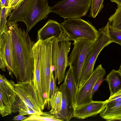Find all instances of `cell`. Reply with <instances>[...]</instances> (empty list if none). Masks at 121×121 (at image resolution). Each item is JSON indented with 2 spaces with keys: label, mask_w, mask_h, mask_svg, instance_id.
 I'll return each instance as SVG.
<instances>
[{
  "label": "cell",
  "mask_w": 121,
  "mask_h": 121,
  "mask_svg": "<svg viewBox=\"0 0 121 121\" xmlns=\"http://www.w3.org/2000/svg\"><path fill=\"white\" fill-rule=\"evenodd\" d=\"M108 100L104 101H93L74 109L73 117L85 119L96 115L105 109Z\"/></svg>",
  "instance_id": "5bb4252c"
},
{
  "label": "cell",
  "mask_w": 121,
  "mask_h": 121,
  "mask_svg": "<svg viewBox=\"0 0 121 121\" xmlns=\"http://www.w3.org/2000/svg\"><path fill=\"white\" fill-rule=\"evenodd\" d=\"M61 93L60 91L50 97L49 102L51 109L49 112L57 116L61 110Z\"/></svg>",
  "instance_id": "44dd1931"
},
{
  "label": "cell",
  "mask_w": 121,
  "mask_h": 121,
  "mask_svg": "<svg viewBox=\"0 0 121 121\" xmlns=\"http://www.w3.org/2000/svg\"><path fill=\"white\" fill-rule=\"evenodd\" d=\"M15 89L17 95L22 101L37 114L42 113V111L33 81L17 82L15 84Z\"/></svg>",
  "instance_id": "30bf717a"
},
{
  "label": "cell",
  "mask_w": 121,
  "mask_h": 121,
  "mask_svg": "<svg viewBox=\"0 0 121 121\" xmlns=\"http://www.w3.org/2000/svg\"><path fill=\"white\" fill-rule=\"evenodd\" d=\"M71 43L67 35L64 32L58 38H56L52 45V61L54 69L55 80H58L60 84L65 77L66 67L68 66V55Z\"/></svg>",
  "instance_id": "277c9868"
},
{
  "label": "cell",
  "mask_w": 121,
  "mask_h": 121,
  "mask_svg": "<svg viewBox=\"0 0 121 121\" xmlns=\"http://www.w3.org/2000/svg\"><path fill=\"white\" fill-rule=\"evenodd\" d=\"M19 114L22 115L37 114V113L27 106L21 100L18 106Z\"/></svg>",
  "instance_id": "484cf974"
},
{
  "label": "cell",
  "mask_w": 121,
  "mask_h": 121,
  "mask_svg": "<svg viewBox=\"0 0 121 121\" xmlns=\"http://www.w3.org/2000/svg\"><path fill=\"white\" fill-rule=\"evenodd\" d=\"M27 118V117L24 116L23 115H21L19 114L17 115L14 117L13 120L14 121L21 120L22 121Z\"/></svg>",
  "instance_id": "f1b7e54d"
},
{
  "label": "cell",
  "mask_w": 121,
  "mask_h": 121,
  "mask_svg": "<svg viewBox=\"0 0 121 121\" xmlns=\"http://www.w3.org/2000/svg\"><path fill=\"white\" fill-rule=\"evenodd\" d=\"M104 75L101 76L97 80L93 87L92 93V98L94 93L98 89L99 87L105 79L104 78Z\"/></svg>",
  "instance_id": "83f0119b"
},
{
  "label": "cell",
  "mask_w": 121,
  "mask_h": 121,
  "mask_svg": "<svg viewBox=\"0 0 121 121\" xmlns=\"http://www.w3.org/2000/svg\"><path fill=\"white\" fill-rule=\"evenodd\" d=\"M55 38L52 37L40 40V73L42 90L43 97L50 107V83L51 74L54 69L52 61V50L53 42Z\"/></svg>",
  "instance_id": "5b68a950"
},
{
  "label": "cell",
  "mask_w": 121,
  "mask_h": 121,
  "mask_svg": "<svg viewBox=\"0 0 121 121\" xmlns=\"http://www.w3.org/2000/svg\"><path fill=\"white\" fill-rule=\"evenodd\" d=\"M61 92V110L57 116L62 121H69L73 117L74 108L65 80L58 88Z\"/></svg>",
  "instance_id": "9a60e30c"
},
{
  "label": "cell",
  "mask_w": 121,
  "mask_h": 121,
  "mask_svg": "<svg viewBox=\"0 0 121 121\" xmlns=\"http://www.w3.org/2000/svg\"><path fill=\"white\" fill-rule=\"evenodd\" d=\"M22 121H62L58 117L50 112H43L41 114H31Z\"/></svg>",
  "instance_id": "ffe728a7"
},
{
  "label": "cell",
  "mask_w": 121,
  "mask_h": 121,
  "mask_svg": "<svg viewBox=\"0 0 121 121\" xmlns=\"http://www.w3.org/2000/svg\"><path fill=\"white\" fill-rule=\"evenodd\" d=\"M118 70L121 72V64L120 65V68Z\"/></svg>",
  "instance_id": "836d02e7"
},
{
  "label": "cell",
  "mask_w": 121,
  "mask_h": 121,
  "mask_svg": "<svg viewBox=\"0 0 121 121\" xmlns=\"http://www.w3.org/2000/svg\"><path fill=\"white\" fill-rule=\"evenodd\" d=\"M112 2H115L117 5V6L121 5V0H110Z\"/></svg>",
  "instance_id": "4dcf8cb0"
},
{
  "label": "cell",
  "mask_w": 121,
  "mask_h": 121,
  "mask_svg": "<svg viewBox=\"0 0 121 121\" xmlns=\"http://www.w3.org/2000/svg\"><path fill=\"white\" fill-rule=\"evenodd\" d=\"M14 0H9V6Z\"/></svg>",
  "instance_id": "d6a6232c"
},
{
  "label": "cell",
  "mask_w": 121,
  "mask_h": 121,
  "mask_svg": "<svg viewBox=\"0 0 121 121\" xmlns=\"http://www.w3.org/2000/svg\"><path fill=\"white\" fill-rule=\"evenodd\" d=\"M9 3V0H6Z\"/></svg>",
  "instance_id": "e575fe53"
},
{
  "label": "cell",
  "mask_w": 121,
  "mask_h": 121,
  "mask_svg": "<svg viewBox=\"0 0 121 121\" xmlns=\"http://www.w3.org/2000/svg\"><path fill=\"white\" fill-rule=\"evenodd\" d=\"M104 0H92L89 17L95 18L104 7Z\"/></svg>",
  "instance_id": "603a6c76"
},
{
  "label": "cell",
  "mask_w": 121,
  "mask_h": 121,
  "mask_svg": "<svg viewBox=\"0 0 121 121\" xmlns=\"http://www.w3.org/2000/svg\"><path fill=\"white\" fill-rule=\"evenodd\" d=\"M109 36L113 42H115L121 46V30L109 25Z\"/></svg>",
  "instance_id": "d4e9b609"
},
{
  "label": "cell",
  "mask_w": 121,
  "mask_h": 121,
  "mask_svg": "<svg viewBox=\"0 0 121 121\" xmlns=\"http://www.w3.org/2000/svg\"><path fill=\"white\" fill-rule=\"evenodd\" d=\"M60 24L69 41L79 39L95 41L99 36V31L91 22L80 18L68 19Z\"/></svg>",
  "instance_id": "8992f818"
},
{
  "label": "cell",
  "mask_w": 121,
  "mask_h": 121,
  "mask_svg": "<svg viewBox=\"0 0 121 121\" xmlns=\"http://www.w3.org/2000/svg\"><path fill=\"white\" fill-rule=\"evenodd\" d=\"M65 80L66 81L71 100L74 108L78 88L71 69L70 67L66 73Z\"/></svg>",
  "instance_id": "d6986e66"
},
{
  "label": "cell",
  "mask_w": 121,
  "mask_h": 121,
  "mask_svg": "<svg viewBox=\"0 0 121 121\" xmlns=\"http://www.w3.org/2000/svg\"><path fill=\"white\" fill-rule=\"evenodd\" d=\"M92 0H63L51 7V12L65 18H80L91 7Z\"/></svg>",
  "instance_id": "ba28073f"
},
{
  "label": "cell",
  "mask_w": 121,
  "mask_h": 121,
  "mask_svg": "<svg viewBox=\"0 0 121 121\" xmlns=\"http://www.w3.org/2000/svg\"><path fill=\"white\" fill-rule=\"evenodd\" d=\"M0 60L4 62L10 76L14 73L13 47L11 37L8 31L0 35Z\"/></svg>",
  "instance_id": "7c38bea8"
},
{
  "label": "cell",
  "mask_w": 121,
  "mask_h": 121,
  "mask_svg": "<svg viewBox=\"0 0 121 121\" xmlns=\"http://www.w3.org/2000/svg\"><path fill=\"white\" fill-rule=\"evenodd\" d=\"M109 22L99 30V36L92 45L87 56L82 68L78 90H79L91 76L96 59L105 47L112 42L108 34Z\"/></svg>",
  "instance_id": "3957f363"
},
{
  "label": "cell",
  "mask_w": 121,
  "mask_h": 121,
  "mask_svg": "<svg viewBox=\"0 0 121 121\" xmlns=\"http://www.w3.org/2000/svg\"><path fill=\"white\" fill-rule=\"evenodd\" d=\"M100 116L107 121H121V101L107 102L106 107L100 113Z\"/></svg>",
  "instance_id": "e0dca14e"
},
{
  "label": "cell",
  "mask_w": 121,
  "mask_h": 121,
  "mask_svg": "<svg viewBox=\"0 0 121 121\" xmlns=\"http://www.w3.org/2000/svg\"><path fill=\"white\" fill-rule=\"evenodd\" d=\"M53 71L51 73L50 83V97L52 96L57 92L59 91L58 88L56 86L53 75Z\"/></svg>",
  "instance_id": "4316f807"
},
{
  "label": "cell",
  "mask_w": 121,
  "mask_h": 121,
  "mask_svg": "<svg viewBox=\"0 0 121 121\" xmlns=\"http://www.w3.org/2000/svg\"><path fill=\"white\" fill-rule=\"evenodd\" d=\"M105 79L109 85L111 97L121 90V72L113 69Z\"/></svg>",
  "instance_id": "ac0fdd59"
},
{
  "label": "cell",
  "mask_w": 121,
  "mask_h": 121,
  "mask_svg": "<svg viewBox=\"0 0 121 121\" xmlns=\"http://www.w3.org/2000/svg\"><path fill=\"white\" fill-rule=\"evenodd\" d=\"M51 12L47 0H23L12 11L8 21L25 24L27 31L38 22L46 19Z\"/></svg>",
  "instance_id": "7a4b0ae2"
},
{
  "label": "cell",
  "mask_w": 121,
  "mask_h": 121,
  "mask_svg": "<svg viewBox=\"0 0 121 121\" xmlns=\"http://www.w3.org/2000/svg\"><path fill=\"white\" fill-rule=\"evenodd\" d=\"M95 41L79 39L73 43L74 47L68 57V66L71 69L78 89L87 56Z\"/></svg>",
  "instance_id": "52a82bcc"
},
{
  "label": "cell",
  "mask_w": 121,
  "mask_h": 121,
  "mask_svg": "<svg viewBox=\"0 0 121 121\" xmlns=\"http://www.w3.org/2000/svg\"><path fill=\"white\" fill-rule=\"evenodd\" d=\"M15 83L9 80L4 75H0V113L4 117L12 114V108L18 96L15 89Z\"/></svg>",
  "instance_id": "9c48e42d"
},
{
  "label": "cell",
  "mask_w": 121,
  "mask_h": 121,
  "mask_svg": "<svg viewBox=\"0 0 121 121\" xmlns=\"http://www.w3.org/2000/svg\"><path fill=\"white\" fill-rule=\"evenodd\" d=\"M0 35L5 32L6 30L7 22V18L8 16L7 7H0Z\"/></svg>",
  "instance_id": "cb8c5ba5"
},
{
  "label": "cell",
  "mask_w": 121,
  "mask_h": 121,
  "mask_svg": "<svg viewBox=\"0 0 121 121\" xmlns=\"http://www.w3.org/2000/svg\"><path fill=\"white\" fill-rule=\"evenodd\" d=\"M63 32L60 24L56 21L49 20L38 31L37 40H43L53 36L59 38Z\"/></svg>",
  "instance_id": "2e32d148"
},
{
  "label": "cell",
  "mask_w": 121,
  "mask_h": 121,
  "mask_svg": "<svg viewBox=\"0 0 121 121\" xmlns=\"http://www.w3.org/2000/svg\"><path fill=\"white\" fill-rule=\"evenodd\" d=\"M40 40L37 41L34 45L33 50L34 61V70L33 81L38 95L42 111L47 105L43 95L42 88L40 73Z\"/></svg>",
  "instance_id": "4fadbf2b"
},
{
  "label": "cell",
  "mask_w": 121,
  "mask_h": 121,
  "mask_svg": "<svg viewBox=\"0 0 121 121\" xmlns=\"http://www.w3.org/2000/svg\"><path fill=\"white\" fill-rule=\"evenodd\" d=\"M0 7H5L9 8V3L6 0H0Z\"/></svg>",
  "instance_id": "f546056e"
},
{
  "label": "cell",
  "mask_w": 121,
  "mask_h": 121,
  "mask_svg": "<svg viewBox=\"0 0 121 121\" xmlns=\"http://www.w3.org/2000/svg\"><path fill=\"white\" fill-rule=\"evenodd\" d=\"M109 25L121 30V5L117 6L115 13L108 19Z\"/></svg>",
  "instance_id": "7402d4cb"
},
{
  "label": "cell",
  "mask_w": 121,
  "mask_h": 121,
  "mask_svg": "<svg viewBox=\"0 0 121 121\" xmlns=\"http://www.w3.org/2000/svg\"><path fill=\"white\" fill-rule=\"evenodd\" d=\"M121 94V90H120V91H119L117 92L116 93L115 95H114L113 96H112L111 97H114L116 96L119 95H120ZM110 98V97H109Z\"/></svg>",
  "instance_id": "1f68e13d"
},
{
  "label": "cell",
  "mask_w": 121,
  "mask_h": 121,
  "mask_svg": "<svg viewBox=\"0 0 121 121\" xmlns=\"http://www.w3.org/2000/svg\"><path fill=\"white\" fill-rule=\"evenodd\" d=\"M6 30L11 38L14 75L17 82L32 81L34 70L33 48L35 42L31 39L28 32L19 27L17 22L7 21Z\"/></svg>",
  "instance_id": "6da1fadb"
},
{
  "label": "cell",
  "mask_w": 121,
  "mask_h": 121,
  "mask_svg": "<svg viewBox=\"0 0 121 121\" xmlns=\"http://www.w3.org/2000/svg\"><path fill=\"white\" fill-rule=\"evenodd\" d=\"M106 72L101 64L94 70L91 76L78 91L74 105V108L89 103L92 101V93L93 87L98 79L105 75Z\"/></svg>",
  "instance_id": "8fae6325"
}]
</instances>
